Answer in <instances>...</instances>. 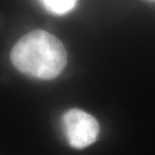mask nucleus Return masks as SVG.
<instances>
[{
    "mask_svg": "<svg viewBox=\"0 0 155 155\" xmlns=\"http://www.w3.org/2000/svg\"><path fill=\"white\" fill-rule=\"evenodd\" d=\"M67 51L54 35L36 29L15 43L10 60L16 70L39 80H52L61 75L67 64Z\"/></svg>",
    "mask_w": 155,
    "mask_h": 155,
    "instance_id": "nucleus-1",
    "label": "nucleus"
},
{
    "mask_svg": "<svg viewBox=\"0 0 155 155\" xmlns=\"http://www.w3.org/2000/svg\"><path fill=\"white\" fill-rule=\"evenodd\" d=\"M61 123L68 142L76 149H83L93 144L100 132L98 121L89 113L77 108L67 111Z\"/></svg>",
    "mask_w": 155,
    "mask_h": 155,
    "instance_id": "nucleus-2",
    "label": "nucleus"
},
{
    "mask_svg": "<svg viewBox=\"0 0 155 155\" xmlns=\"http://www.w3.org/2000/svg\"><path fill=\"white\" fill-rule=\"evenodd\" d=\"M43 6L52 14L64 15L75 7L77 0H40Z\"/></svg>",
    "mask_w": 155,
    "mask_h": 155,
    "instance_id": "nucleus-3",
    "label": "nucleus"
}]
</instances>
